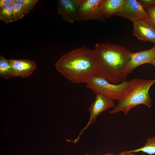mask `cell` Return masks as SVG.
<instances>
[{"label": "cell", "mask_w": 155, "mask_h": 155, "mask_svg": "<svg viewBox=\"0 0 155 155\" xmlns=\"http://www.w3.org/2000/svg\"><path fill=\"white\" fill-rule=\"evenodd\" d=\"M55 65L63 76L75 84L87 83L98 75L100 69L99 61L94 49L85 46L64 54Z\"/></svg>", "instance_id": "cell-1"}, {"label": "cell", "mask_w": 155, "mask_h": 155, "mask_svg": "<svg viewBox=\"0 0 155 155\" xmlns=\"http://www.w3.org/2000/svg\"><path fill=\"white\" fill-rule=\"evenodd\" d=\"M94 49L100 65L98 75L113 84L125 80L128 75L126 68L131 52L123 46L108 42L97 43Z\"/></svg>", "instance_id": "cell-2"}, {"label": "cell", "mask_w": 155, "mask_h": 155, "mask_svg": "<svg viewBox=\"0 0 155 155\" xmlns=\"http://www.w3.org/2000/svg\"><path fill=\"white\" fill-rule=\"evenodd\" d=\"M129 85L118 104L110 114L123 112L126 115L132 108L140 104L150 108L152 99L149 93L151 87L155 83V78L147 80L135 78L130 80Z\"/></svg>", "instance_id": "cell-3"}, {"label": "cell", "mask_w": 155, "mask_h": 155, "mask_svg": "<svg viewBox=\"0 0 155 155\" xmlns=\"http://www.w3.org/2000/svg\"><path fill=\"white\" fill-rule=\"evenodd\" d=\"M130 81L125 80L118 84L111 83L105 78L95 75L86 83L87 88L96 94H101L113 100H119L127 88Z\"/></svg>", "instance_id": "cell-4"}, {"label": "cell", "mask_w": 155, "mask_h": 155, "mask_svg": "<svg viewBox=\"0 0 155 155\" xmlns=\"http://www.w3.org/2000/svg\"><path fill=\"white\" fill-rule=\"evenodd\" d=\"M114 15L127 19L133 23L140 20L148 22L150 18L144 8L136 0H124L120 9Z\"/></svg>", "instance_id": "cell-5"}, {"label": "cell", "mask_w": 155, "mask_h": 155, "mask_svg": "<svg viewBox=\"0 0 155 155\" xmlns=\"http://www.w3.org/2000/svg\"><path fill=\"white\" fill-rule=\"evenodd\" d=\"M113 100L101 94H96L95 100L88 109L90 113L89 120L86 125L80 131L78 136L74 140V143L78 142L84 131L96 121L97 117L101 113L111 108H114L115 107Z\"/></svg>", "instance_id": "cell-6"}, {"label": "cell", "mask_w": 155, "mask_h": 155, "mask_svg": "<svg viewBox=\"0 0 155 155\" xmlns=\"http://www.w3.org/2000/svg\"><path fill=\"white\" fill-rule=\"evenodd\" d=\"M102 0H83L79 7L75 21L83 22L91 20L102 21L104 18L100 9Z\"/></svg>", "instance_id": "cell-7"}, {"label": "cell", "mask_w": 155, "mask_h": 155, "mask_svg": "<svg viewBox=\"0 0 155 155\" xmlns=\"http://www.w3.org/2000/svg\"><path fill=\"white\" fill-rule=\"evenodd\" d=\"M83 0H58V13L67 22L72 24L75 19L80 6Z\"/></svg>", "instance_id": "cell-8"}, {"label": "cell", "mask_w": 155, "mask_h": 155, "mask_svg": "<svg viewBox=\"0 0 155 155\" xmlns=\"http://www.w3.org/2000/svg\"><path fill=\"white\" fill-rule=\"evenodd\" d=\"M155 57V53L152 48L136 53H131L130 59L126 68L128 75L137 67L143 64H151Z\"/></svg>", "instance_id": "cell-9"}, {"label": "cell", "mask_w": 155, "mask_h": 155, "mask_svg": "<svg viewBox=\"0 0 155 155\" xmlns=\"http://www.w3.org/2000/svg\"><path fill=\"white\" fill-rule=\"evenodd\" d=\"M134 34L139 40L155 44V27L148 22L140 20L133 23Z\"/></svg>", "instance_id": "cell-10"}, {"label": "cell", "mask_w": 155, "mask_h": 155, "mask_svg": "<svg viewBox=\"0 0 155 155\" xmlns=\"http://www.w3.org/2000/svg\"><path fill=\"white\" fill-rule=\"evenodd\" d=\"M9 62L15 77L24 78L31 74L36 68V63L28 59H10Z\"/></svg>", "instance_id": "cell-11"}, {"label": "cell", "mask_w": 155, "mask_h": 155, "mask_svg": "<svg viewBox=\"0 0 155 155\" xmlns=\"http://www.w3.org/2000/svg\"><path fill=\"white\" fill-rule=\"evenodd\" d=\"M124 0H102L100 5L101 14L104 18L110 17L118 12Z\"/></svg>", "instance_id": "cell-12"}, {"label": "cell", "mask_w": 155, "mask_h": 155, "mask_svg": "<svg viewBox=\"0 0 155 155\" xmlns=\"http://www.w3.org/2000/svg\"><path fill=\"white\" fill-rule=\"evenodd\" d=\"M0 76L6 79L15 77L9 60L2 55H0Z\"/></svg>", "instance_id": "cell-13"}, {"label": "cell", "mask_w": 155, "mask_h": 155, "mask_svg": "<svg viewBox=\"0 0 155 155\" xmlns=\"http://www.w3.org/2000/svg\"><path fill=\"white\" fill-rule=\"evenodd\" d=\"M126 152L129 153L142 152L150 155L155 154V137L148 138L145 145L143 147L135 150Z\"/></svg>", "instance_id": "cell-14"}, {"label": "cell", "mask_w": 155, "mask_h": 155, "mask_svg": "<svg viewBox=\"0 0 155 155\" xmlns=\"http://www.w3.org/2000/svg\"><path fill=\"white\" fill-rule=\"evenodd\" d=\"M12 5L0 8V20L8 24L12 22Z\"/></svg>", "instance_id": "cell-15"}, {"label": "cell", "mask_w": 155, "mask_h": 155, "mask_svg": "<svg viewBox=\"0 0 155 155\" xmlns=\"http://www.w3.org/2000/svg\"><path fill=\"white\" fill-rule=\"evenodd\" d=\"M38 1V0H15V2L21 6L26 14L33 9Z\"/></svg>", "instance_id": "cell-16"}, {"label": "cell", "mask_w": 155, "mask_h": 155, "mask_svg": "<svg viewBox=\"0 0 155 155\" xmlns=\"http://www.w3.org/2000/svg\"><path fill=\"white\" fill-rule=\"evenodd\" d=\"M12 22L22 19L26 14L20 5L15 2L12 5Z\"/></svg>", "instance_id": "cell-17"}, {"label": "cell", "mask_w": 155, "mask_h": 155, "mask_svg": "<svg viewBox=\"0 0 155 155\" xmlns=\"http://www.w3.org/2000/svg\"><path fill=\"white\" fill-rule=\"evenodd\" d=\"M144 9L150 16L148 22L155 27V5L149 6Z\"/></svg>", "instance_id": "cell-18"}, {"label": "cell", "mask_w": 155, "mask_h": 155, "mask_svg": "<svg viewBox=\"0 0 155 155\" xmlns=\"http://www.w3.org/2000/svg\"><path fill=\"white\" fill-rule=\"evenodd\" d=\"M137 1L144 9L149 6L155 5V0H138Z\"/></svg>", "instance_id": "cell-19"}, {"label": "cell", "mask_w": 155, "mask_h": 155, "mask_svg": "<svg viewBox=\"0 0 155 155\" xmlns=\"http://www.w3.org/2000/svg\"><path fill=\"white\" fill-rule=\"evenodd\" d=\"M15 2V0H0V8L12 5Z\"/></svg>", "instance_id": "cell-20"}, {"label": "cell", "mask_w": 155, "mask_h": 155, "mask_svg": "<svg viewBox=\"0 0 155 155\" xmlns=\"http://www.w3.org/2000/svg\"><path fill=\"white\" fill-rule=\"evenodd\" d=\"M118 155H135L134 153H129L126 151L120 152Z\"/></svg>", "instance_id": "cell-21"}, {"label": "cell", "mask_w": 155, "mask_h": 155, "mask_svg": "<svg viewBox=\"0 0 155 155\" xmlns=\"http://www.w3.org/2000/svg\"><path fill=\"white\" fill-rule=\"evenodd\" d=\"M151 64L155 66V57L152 61Z\"/></svg>", "instance_id": "cell-22"}, {"label": "cell", "mask_w": 155, "mask_h": 155, "mask_svg": "<svg viewBox=\"0 0 155 155\" xmlns=\"http://www.w3.org/2000/svg\"><path fill=\"white\" fill-rule=\"evenodd\" d=\"M90 155H92L90 154ZM114 155V154H104V155Z\"/></svg>", "instance_id": "cell-23"}, {"label": "cell", "mask_w": 155, "mask_h": 155, "mask_svg": "<svg viewBox=\"0 0 155 155\" xmlns=\"http://www.w3.org/2000/svg\"><path fill=\"white\" fill-rule=\"evenodd\" d=\"M155 53V45L152 48Z\"/></svg>", "instance_id": "cell-24"}, {"label": "cell", "mask_w": 155, "mask_h": 155, "mask_svg": "<svg viewBox=\"0 0 155 155\" xmlns=\"http://www.w3.org/2000/svg\"><path fill=\"white\" fill-rule=\"evenodd\" d=\"M85 155H90V154H86Z\"/></svg>", "instance_id": "cell-25"}, {"label": "cell", "mask_w": 155, "mask_h": 155, "mask_svg": "<svg viewBox=\"0 0 155 155\" xmlns=\"http://www.w3.org/2000/svg\"><path fill=\"white\" fill-rule=\"evenodd\" d=\"M155 155V154H153V155Z\"/></svg>", "instance_id": "cell-26"}]
</instances>
